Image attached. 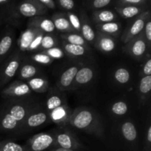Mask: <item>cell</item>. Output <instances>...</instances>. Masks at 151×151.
<instances>
[{
	"label": "cell",
	"mask_w": 151,
	"mask_h": 151,
	"mask_svg": "<svg viewBox=\"0 0 151 151\" xmlns=\"http://www.w3.org/2000/svg\"><path fill=\"white\" fill-rule=\"evenodd\" d=\"M151 90V75L142 77L138 86L139 94L142 99H146Z\"/></svg>",
	"instance_id": "f546056e"
},
{
	"label": "cell",
	"mask_w": 151,
	"mask_h": 151,
	"mask_svg": "<svg viewBox=\"0 0 151 151\" xmlns=\"http://www.w3.org/2000/svg\"><path fill=\"white\" fill-rule=\"evenodd\" d=\"M94 78V69L91 66L83 64L77 72L71 90H76L80 87L89 83Z\"/></svg>",
	"instance_id": "4fadbf2b"
},
{
	"label": "cell",
	"mask_w": 151,
	"mask_h": 151,
	"mask_svg": "<svg viewBox=\"0 0 151 151\" xmlns=\"http://www.w3.org/2000/svg\"><path fill=\"white\" fill-rule=\"evenodd\" d=\"M128 111V105L124 101H117L111 107V112L116 116H123Z\"/></svg>",
	"instance_id": "e575fe53"
},
{
	"label": "cell",
	"mask_w": 151,
	"mask_h": 151,
	"mask_svg": "<svg viewBox=\"0 0 151 151\" xmlns=\"http://www.w3.org/2000/svg\"><path fill=\"white\" fill-rule=\"evenodd\" d=\"M142 35L145 38L146 41H147V44H148V47L150 48L151 46V20L150 18H149L147 19V21L146 22L145 25L144 29L142 31Z\"/></svg>",
	"instance_id": "74e56055"
},
{
	"label": "cell",
	"mask_w": 151,
	"mask_h": 151,
	"mask_svg": "<svg viewBox=\"0 0 151 151\" xmlns=\"http://www.w3.org/2000/svg\"><path fill=\"white\" fill-rule=\"evenodd\" d=\"M61 92L63 91H60L57 88L55 91L50 93L45 104V109H47V111L50 112L59 106L66 104L64 95Z\"/></svg>",
	"instance_id": "603a6c76"
},
{
	"label": "cell",
	"mask_w": 151,
	"mask_h": 151,
	"mask_svg": "<svg viewBox=\"0 0 151 151\" xmlns=\"http://www.w3.org/2000/svg\"><path fill=\"white\" fill-rule=\"evenodd\" d=\"M1 95L7 98H24L32 94V90L27 82L16 81L4 88L1 92Z\"/></svg>",
	"instance_id": "30bf717a"
},
{
	"label": "cell",
	"mask_w": 151,
	"mask_h": 151,
	"mask_svg": "<svg viewBox=\"0 0 151 151\" xmlns=\"http://www.w3.org/2000/svg\"><path fill=\"white\" fill-rule=\"evenodd\" d=\"M27 25L35 27L45 34H54L55 31L52 19L45 17L44 16L31 18L28 22Z\"/></svg>",
	"instance_id": "ac0fdd59"
},
{
	"label": "cell",
	"mask_w": 151,
	"mask_h": 151,
	"mask_svg": "<svg viewBox=\"0 0 151 151\" xmlns=\"http://www.w3.org/2000/svg\"><path fill=\"white\" fill-rule=\"evenodd\" d=\"M48 9L37 0H22L18 3L16 7V16L17 20L20 18H33L44 16Z\"/></svg>",
	"instance_id": "8992f818"
},
{
	"label": "cell",
	"mask_w": 151,
	"mask_h": 151,
	"mask_svg": "<svg viewBox=\"0 0 151 151\" xmlns=\"http://www.w3.org/2000/svg\"><path fill=\"white\" fill-rule=\"evenodd\" d=\"M17 4L16 0H0L1 16L10 23H15L17 21L16 16Z\"/></svg>",
	"instance_id": "d6986e66"
},
{
	"label": "cell",
	"mask_w": 151,
	"mask_h": 151,
	"mask_svg": "<svg viewBox=\"0 0 151 151\" xmlns=\"http://www.w3.org/2000/svg\"><path fill=\"white\" fill-rule=\"evenodd\" d=\"M150 18V10H145L139 16L134 17V20L128 24L121 36V41L126 44L137 35H140L144 29L147 19Z\"/></svg>",
	"instance_id": "52a82bcc"
},
{
	"label": "cell",
	"mask_w": 151,
	"mask_h": 151,
	"mask_svg": "<svg viewBox=\"0 0 151 151\" xmlns=\"http://www.w3.org/2000/svg\"><path fill=\"white\" fill-rule=\"evenodd\" d=\"M32 91L44 93L49 89V81L45 76L37 75L26 81Z\"/></svg>",
	"instance_id": "cb8c5ba5"
},
{
	"label": "cell",
	"mask_w": 151,
	"mask_h": 151,
	"mask_svg": "<svg viewBox=\"0 0 151 151\" xmlns=\"http://www.w3.org/2000/svg\"><path fill=\"white\" fill-rule=\"evenodd\" d=\"M30 58L35 63H38V64L44 65V66L50 65L52 63L53 60H54L50 56H48L47 54L43 52L42 51H38L33 52L31 55Z\"/></svg>",
	"instance_id": "d6a6232c"
},
{
	"label": "cell",
	"mask_w": 151,
	"mask_h": 151,
	"mask_svg": "<svg viewBox=\"0 0 151 151\" xmlns=\"http://www.w3.org/2000/svg\"><path fill=\"white\" fill-rule=\"evenodd\" d=\"M146 140H147V150H150V143H151V126L149 125L147 131V136H146Z\"/></svg>",
	"instance_id": "ee69618b"
},
{
	"label": "cell",
	"mask_w": 151,
	"mask_h": 151,
	"mask_svg": "<svg viewBox=\"0 0 151 151\" xmlns=\"http://www.w3.org/2000/svg\"><path fill=\"white\" fill-rule=\"evenodd\" d=\"M66 14L67 16L68 19H69V23H70L71 26L73 28L75 32L80 33L81 32V20H80L79 16L72 11H67Z\"/></svg>",
	"instance_id": "d590c367"
},
{
	"label": "cell",
	"mask_w": 151,
	"mask_h": 151,
	"mask_svg": "<svg viewBox=\"0 0 151 151\" xmlns=\"http://www.w3.org/2000/svg\"><path fill=\"white\" fill-rule=\"evenodd\" d=\"M80 20H81V32L84 39L88 44H94L96 38V33L91 26V21L83 9L80 10Z\"/></svg>",
	"instance_id": "2e32d148"
},
{
	"label": "cell",
	"mask_w": 151,
	"mask_h": 151,
	"mask_svg": "<svg viewBox=\"0 0 151 151\" xmlns=\"http://www.w3.org/2000/svg\"><path fill=\"white\" fill-rule=\"evenodd\" d=\"M22 60V52H12L0 65V88L7 83L18 73Z\"/></svg>",
	"instance_id": "3957f363"
},
{
	"label": "cell",
	"mask_w": 151,
	"mask_h": 151,
	"mask_svg": "<svg viewBox=\"0 0 151 151\" xmlns=\"http://www.w3.org/2000/svg\"><path fill=\"white\" fill-rule=\"evenodd\" d=\"M47 122H50L48 111L47 109H44L42 106L38 104L29 112L22 125L16 131V134L27 133L31 130L44 125Z\"/></svg>",
	"instance_id": "277c9868"
},
{
	"label": "cell",
	"mask_w": 151,
	"mask_h": 151,
	"mask_svg": "<svg viewBox=\"0 0 151 151\" xmlns=\"http://www.w3.org/2000/svg\"><path fill=\"white\" fill-rule=\"evenodd\" d=\"M115 9L118 14L124 19L134 18L145 11L144 6L127 5V4H119L115 7Z\"/></svg>",
	"instance_id": "7402d4cb"
},
{
	"label": "cell",
	"mask_w": 151,
	"mask_h": 151,
	"mask_svg": "<svg viewBox=\"0 0 151 151\" xmlns=\"http://www.w3.org/2000/svg\"><path fill=\"white\" fill-rule=\"evenodd\" d=\"M60 38L63 40V41L69 44H75V45L83 46L84 47L89 49L88 44L86 42L83 37L82 36L81 33L76 32H67V33H62L60 35Z\"/></svg>",
	"instance_id": "83f0119b"
},
{
	"label": "cell",
	"mask_w": 151,
	"mask_h": 151,
	"mask_svg": "<svg viewBox=\"0 0 151 151\" xmlns=\"http://www.w3.org/2000/svg\"><path fill=\"white\" fill-rule=\"evenodd\" d=\"M41 32L39 29H36L32 26L27 25V27L21 32V35L19 36L17 41V47L20 52H25L28 51L29 46L32 44V41L35 38V37L41 33Z\"/></svg>",
	"instance_id": "5bb4252c"
},
{
	"label": "cell",
	"mask_w": 151,
	"mask_h": 151,
	"mask_svg": "<svg viewBox=\"0 0 151 151\" xmlns=\"http://www.w3.org/2000/svg\"><path fill=\"white\" fill-rule=\"evenodd\" d=\"M94 47L103 53H111L116 47V41L114 38L102 32L96 33Z\"/></svg>",
	"instance_id": "e0dca14e"
},
{
	"label": "cell",
	"mask_w": 151,
	"mask_h": 151,
	"mask_svg": "<svg viewBox=\"0 0 151 151\" xmlns=\"http://www.w3.org/2000/svg\"><path fill=\"white\" fill-rule=\"evenodd\" d=\"M55 29L63 33L73 32L75 30L71 26L66 13H57L52 15L51 18Z\"/></svg>",
	"instance_id": "44dd1931"
},
{
	"label": "cell",
	"mask_w": 151,
	"mask_h": 151,
	"mask_svg": "<svg viewBox=\"0 0 151 151\" xmlns=\"http://www.w3.org/2000/svg\"><path fill=\"white\" fill-rule=\"evenodd\" d=\"M14 44V31L11 28H7L0 38V65L11 54Z\"/></svg>",
	"instance_id": "7c38bea8"
},
{
	"label": "cell",
	"mask_w": 151,
	"mask_h": 151,
	"mask_svg": "<svg viewBox=\"0 0 151 151\" xmlns=\"http://www.w3.org/2000/svg\"><path fill=\"white\" fill-rule=\"evenodd\" d=\"M121 133L125 140L134 142L137 139V131L135 125L131 121H125L121 125Z\"/></svg>",
	"instance_id": "f1b7e54d"
},
{
	"label": "cell",
	"mask_w": 151,
	"mask_h": 151,
	"mask_svg": "<svg viewBox=\"0 0 151 151\" xmlns=\"http://www.w3.org/2000/svg\"><path fill=\"white\" fill-rule=\"evenodd\" d=\"M43 52L47 54V55L50 56L52 60H55V59H61L64 57L65 52L61 48L58 47H52V48L48 49L46 50H42Z\"/></svg>",
	"instance_id": "8d00e7d4"
},
{
	"label": "cell",
	"mask_w": 151,
	"mask_h": 151,
	"mask_svg": "<svg viewBox=\"0 0 151 151\" xmlns=\"http://www.w3.org/2000/svg\"><path fill=\"white\" fill-rule=\"evenodd\" d=\"M38 2L41 3V4L47 7V9H55L56 7L55 2L54 0H37Z\"/></svg>",
	"instance_id": "7bdbcfd3"
},
{
	"label": "cell",
	"mask_w": 151,
	"mask_h": 151,
	"mask_svg": "<svg viewBox=\"0 0 151 151\" xmlns=\"http://www.w3.org/2000/svg\"><path fill=\"white\" fill-rule=\"evenodd\" d=\"M46 151H78L77 150H72V149H65L61 148V147H53L51 148L48 149Z\"/></svg>",
	"instance_id": "f6af8a7d"
},
{
	"label": "cell",
	"mask_w": 151,
	"mask_h": 151,
	"mask_svg": "<svg viewBox=\"0 0 151 151\" xmlns=\"http://www.w3.org/2000/svg\"><path fill=\"white\" fill-rule=\"evenodd\" d=\"M2 16H1V15H0V24H1V19H2Z\"/></svg>",
	"instance_id": "bcb514c9"
},
{
	"label": "cell",
	"mask_w": 151,
	"mask_h": 151,
	"mask_svg": "<svg viewBox=\"0 0 151 151\" xmlns=\"http://www.w3.org/2000/svg\"><path fill=\"white\" fill-rule=\"evenodd\" d=\"M92 19L96 24L115 22L117 15L111 10H96L92 13Z\"/></svg>",
	"instance_id": "484cf974"
},
{
	"label": "cell",
	"mask_w": 151,
	"mask_h": 151,
	"mask_svg": "<svg viewBox=\"0 0 151 151\" xmlns=\"http://www.w3.org/2000/svg\"><path fill=\"white\" fill-rule=\"evenodd\" d=\"M82 65L83 63H77L65 69L64 72H62L61 75H60V78L57 82L58 89L60 90V91L71 90L77 72Z\"/></svg>",
	"instance_id": "8fae6325"
},
{
	"label": "cell",
	"mask_w": 151,
	"mask_h": 151,
	"mask_svg": "<svg viewBox=\"0 0 151 151\" xmlns=\"http://www.w3.org/2000/svg\"><path fill=\"white\" fill-rule=\"evenodd\" d=\"M27 151H46L55 147L52 133H40L30 137L24 145Z\"/></svg>",
	"instance_id": "ba28073f"
},
{
	"label": "cell",
	"mask_w": 151,
	"mask_h": 151,
	"mask_svg": "<svg viewBox=\"0 0 151 151\" xmlns=\"http://www.w3.org/2000/svg\"><path fill=\"white\" fill-rule=\"evenodd\" d=\"M72 111L66 104L53 109L48 112L50 122L63 127L69 125V120Z\"/></svg>",
	"instance_id": "9a60e30c"
},
{
	"label": "cell",
	"mask_w": 151,
	"mask_h": 151,
	"mask_svg": "<svg viewBox=\"0 0 151 151\" xmlns=\"http://www.w3.org/2000/svg\"><path fill=\"white\" fill-rule=\"evenodd\" d=\"M140 75L142 77L147 76V75H151V59L150 58H148L147 60L143 66L142 72L140 73Z\"/></svg>",
	"instance_id": "60d3db41"
},
{
	"label": "cell",
	"mask_w": 151,
	"mask_h": 151,
	"mask_svg": "<svg viewBox=\"0 0 151 151\" xmlns=\"http://www.w3.org/2000/svg\"><path fill=\"white\" fill-rule=\"evenodd\" d=\"M111 1V0H91L90 2V6L92 8L98 10V9L106 7L108 4H110Z\"/></svg>",
	"instance_id": "ab89813d"
},
{
	"label": "cell",
	"mask_w": 151,
	"mask_h": 151,
	"mask_svg": "<svg viewBox=\"0 0 151 151\" xmlns=\"http://www.w3.org/2000/svg\"><path fill=\"white\" fill-rule=\"evenodd\" d=\"M114 80L121 85L128 83L131 79V74L129 70L126 68L120 67L116 69L114 74Z\"/></svg>",
	"instance_id": "4dcf8cb0"
},
{
	"label": "cell",
	"mask_w": 151,
	"mask_h": 151,
	"mask_svg": "<svg viewBox=\"0 0 151 151\" xmlns=\"http://www.w3.org/2000/svg\"><path fill=\"white\" fill-rule=\"evenodd\" d=\"M40 73L41 70L36 65L27 60H24L21 63L18 71V77L19 79L27 81L37 75H39Z\"/></svg>",
	"instance_id": "ffe728a7"
},
{
	"label": "cell",
	"mask_w": 151,
	"mask_h": 151,
	"mask_svg": "<svg viewBox=\"0 0 151 151\" xmlns=\"http://www.w3.org/2000/svg\"><path fill=\"white\" fill-rule=\"evenodd\" d=\"M69 125L97 137H103L104 135V128L100 115L89 108L78 107L72 111Z\"/></svg>",
	"instance_id": "7a4b0ae2"
},
{
	"label": "cell",
	"mask_w": 151,
	"mask_h": 151,
	"mask_svg": "<svg viewBox=\"0 0 151 151\" xmlns=\"http://www.w3.org/2000/svg\"><path fill=\"white\" fill-rule=\"evenodd\" d=\"M52 133L55 138V147L77 150L83 147L76 135L67 128L61 127Z\"/></svg>",
	"instance_id": "5b68a950"
},
{
	"label": "cell",
	"mask_w": 151,
	"mask_h": 151,
	"mask_svg": "<svg viewBox=\"0 0 151 151\" xmlns=\"http://www.w3.org/2000/svg\"><path fill=\"white\" fill-rule=\"evenodd\" d=\"M62 46H63L62 50H63V52L72 58L82 57L88 52V49L83 47V46L69 44V43L64 42V41H63Z\"/></svg>",
	"instance_id": "4316f807"
},
{
	"label": "cell",
	"mask_w": 151,
	"mask_h": 151,
	"mask_svg": "<svg viewBox=\"0 0 151 151\" xmlns=\"http://www.w3.org/2000/svg\"><path fill=\"white\" fill-rule=\"evenodd\" d=\"M56 1L60 8L67 10V11H71L75 7L74 0H56Z\"/></svg>",
	"instance_id": "f35d334b"
},
{
	"label": "cell",
	"mask_w": 151,
	"mask_h": 151,
	"mask_svg": "<svg viewBox=\"0 0 151 151\" xmlns=\"http://www.w3.org/2000/svg\"><path fill=\"white\" fill-rule=\"evenodd\" d=\"M123 50L125 53L129 55L133 58L142 60L150 48L148 47L142 33H141L126 43Z\"/></svg>",
	"instance_id": "9c48e42d"
},
{
	"label": "cell",
	"mask_w": 151,
	"mask_h": 151,
	"mask_svg": "<svg viewBox=\"0 0 151 151\" xmlns=\"http://www.w3.org/2000/svg\"><path fill=\"white\" fill-rule=\"evenodd\" d=\"M38 105L27 97L7 100L0 111V131L16 134L29 112Z\"/></svg>",
	"instance_id": "6da1fadb"
},
{
	"label": "cell",
	"mask_w": 151,
	"mask_h": 151,
	"mask_svg": "<svg viewBox=\"0 0 151 151\" xmlns=\"http://www.w3.org/2000/svg\"><path fill=\"white\" fill-rule=\"evenodd\" d=\"M58 39L54 34H44L41 40L39 51L57 47Z\"/></svg>",
	"instance_id": "1f68e13d"
},
{
	"label": "cell",
	"mask_w": 151,
	"mask_h": 151,
	"mask_svg": "<svg viewBox=\"0 0 151 151\" xmlns=\"http://www.w3.org/2000/svg\"><path fill=\"white\" fill-rule=\"evenodd\" d=\"M97 32H102L110 36L115 37L119 35L121 29V24L119 22H111L103 24H96L95 26Z\"/></svg>",
	"instance_id": "d4e9b609"
},
{
	"label": "cell",
	"mask_w": 151,
	"mask_h": 151,
	"mask_svg": "<svg viewBox=\"0 0 151 151\" xmlns=\"http://www.w3.org/2000/svg\"><path fill=\"white\" fill-rule=\"evenodd\" d=\"M147 0H119V4H127V5H138L143 6Z\"/></svg>",
	"instance_id": "b9f144b4"
},
{
	"label": "cell",
	"mask_w": 151,
	"mask_h": 151,
	"mask_svg": "<svg viewBox=\"0 0 151 151\" xmlns=\"http://www.w3.org/2000/svg\"><path fill=\"white\" fill-rule=\"evenodd\" d=\"M0 151H27L24 145L12 141L0 142Z\"/></svg>",
	"instance_id": "836d02e7"
}]
</instances>
